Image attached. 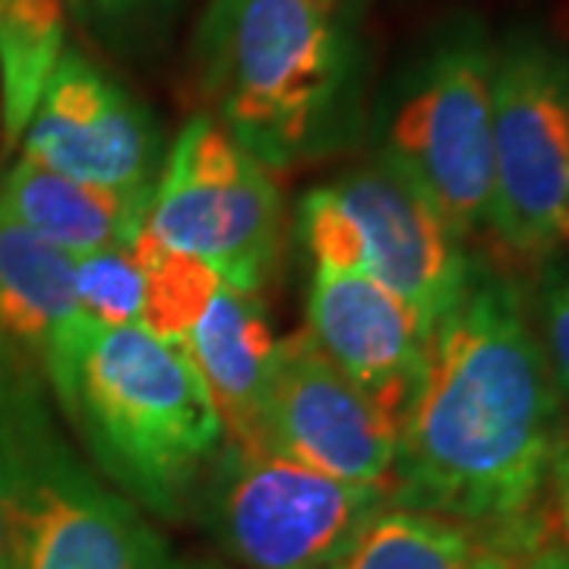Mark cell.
I'll return each mask as SVG.
<instances>
[{"instance_id": "obj_7", "label": "cell", "mask_w": 569, "mask_h": 569, "mask_svg": "<svg viewBox=\"0 0 569 569\" xmlns=\"http://www.w3.org/2000/svg\"><path fill=\"white\" fill-rule=\"evenodd\" d=\"M488 228L512 257L569 247V41L516 26L493 54Z\"/></svg>"}, {"instance_id": "obj_12", "label": "cell", "mask_w": 569, "mask_h": 569, "mask_svg": "<svg viewBox=\"0 0 569 569\" xmlns=\"http://www.w3.org/2000/svg\"><path fill=\"white\" fill-rule=\"evenodd\" d=\"M310 339L402 427L425 365L430 323L399 295L367 276L310 269Z\"/></svg>"}, {"instance_id": "obj_3", "label": "cell", "mask_w": 569, "mask_h": 569, "mask_svg": "<svg viewBox=\"0 0 569 569\" xmlns=\"http://www.w3.org/2000/svg\"><path fill=\"white\" fill-rule=\"evenodd\" d=\"M51 399L111 488L164 522L190 516L224 427L183 348L89 320Z\"/></svg>"}, {"instance_id": "obj_6", "label": "cell", "mask_w": 569, "mask_h": 569, "mask_svg": "<svg viewBox=\"0 0 569 569\" xmlns=\"http://www.w3.org/2000/svg\"><path fill=\"white\" fill-rule=\"evenodd\" d=\"M387 503V488L224 440L190 516L238 569H336Z\"/></svg>"}, {"instance_id": "obj_21", "label": "cell", "mask_w": 569, "mask_h": 569, "mask_svg": "<svg viewBox=\"0 0 569 569\" xmlns=\"http://www.w3.org/2000/svg\"><path fill=\"white\" fill-rule=\"evenodd\" d=\"M529 310L550 377L563 406H569V272L548 266Z\"/></svg>"}, {"instance_id": "obj_23", "label": "cell", "mask_w": 569, "mask_h": 569, "mask_svg": "<svg viewBox=\"0 0 569 569\" xmlns=\"http://www.w3.org/2000/svg\"><path fill=\"white\" fill-rule=\"evenodd\" d=\"M550 485H553V497H557V512L569 538V447L560 449L553 471H550Z\"/></svg>"}, {"instance_id": "obj_8", "label": "cell", "mask_w": 569, "mask_h": 569, "mask_svg": "<svg viewBox=\"0 0 569 569\" xmlns=\"http://www.w3.org/2000/svg\"><path fill=\"white\" fill-rule=\"evenodd\" d=\"M298 238L310 269L367 276L427 323L456 301L475 266L443 216L377 159L313 187L298 206Z\"/></svg>"}, {"instance_id": "obj_14", "label": "cell", "mask_w": 569, "mask_h": 569, "mask_svg": "<svg viewBox=\"0 0 569 569\" xmlns=\"http://www.w3.org/2000/svg\"><path fill=\"white\" fill-rule=\"evenodd\" d=\"M276 342L263 295L219 282L178 346L200 370L228 443L266 447V396Z\"/></svg>"}, {"instance_id": "obj_16", "label": "cell", "mask_w": 569, "mask_h": 569, "mask_svg": "<svg viewBox=\"0 0 569 569\" xmlns=\"http://www.w3.org/2000/svg\"><path fill=\"white\" fill-rule=\"evenodd\" d=\"M545 526L541 512L516 526H471L387 503L336 569H500Z\"/></svg>"}, {"instance_id": "obj_4", "label": "cell", "mask_w": 569, "mask_h": 569, "mask_svg": "<svg viewBox=\"0 0 569 569\" xmlns=\"http://www.w3.org/2000/svg\"><path fill=\"white\" fill-rule=\"evenodd\" d=\"M0 522L10 569H190L70 443L39 373L3 348Z\"/></svg>"}, {"instance_id": "obj_10", "label": "cell", "mask_w": 569, "mask_h": 569, "mask_svg": "<svg viewBox=\"0 0 569 569\" xmlns=\"http://www.w3.org/2000/svg\"><path fill=\"white\" fill-rule=\"evenodd\" d=\"M17 146L41 168L130 197H152L168 152L149 104L73 48L44 82Z\"/></svg>"}, {"instance_id": "obj_18", "label": "cell", "mask_w": 569, "mask_h": 569, "mask_svg": "<svg viewBox=\"0 0 569 569\" xmlns=\"http://www.w3.org/2000/svg\"><path fill=\"white\" fill-rule=\"evenodd\" d=\"M130 250L142 266V282H146L140 326L171 346H181L187 329L193 326L206 301L224 279L197 257L164 247L149 228H142L133 238Z\"/></svg>"}, {"instance_id": "obj_19", "label": "cell", "mask_w": 569, "mask_h": 569, "mask_svg": "<svg viewBox=\"0 0 569 569\" xmlns=\"http://www.w3.org/2000/svg\"><path fill=\"white\" fill-rule=\"evenodd\" d=\"M73 288L82 313L92 323L140 326L142 323V266L130 247L99 250L73 260Z\"/></svg>"}, {"instance_id": "obj_22", "label": "cell", "mask_w": 569, "mask_h": 569, "mask_svg": "<svg viewBox=\"0 0 569 569\" xmlns=\"http://www.w3.org/2000/svg\"><path fill=\"white\" fill-rule=\"evenodd\" d=\"M500 569H569V548H560L548 535V526L512 550Z\"/></svg>"}, {"instance_id": "obj_9", "label": "cell", "mask_w": 569, "mask_h": 569, "mask_svg": "<svg viewBox=\"0 0 569 569\" xmlns=\"http://www.w3.org/2000/svg\"><path fill=\"white\" fill-rule=\"evenodd\" d=\"M146 228L224 282L263 295L284 247V203L269 171L209 114H193L164 152Z\"/></svg>"}, {"instance_id": "obj_5", "label": "cell", "mask_w": 569, "mask_h": 569, "mask_svg": "<svg viewBox=\"0 0 569 569\" xmlns=\"http://www.w3.org/2000/svg\"><path fill=\"white\" fill-rule=\"evenodd\" d=\"M493 54L488 26L456 13L418 44L373 114V159L411 183L462 241L488 228Z\"/></svg>"}, {"instance_id": "obj_2", "label": "cell", "mask_w": 569, "mask_h": 569, "mask_svg": "<svg viewBox=\"0 0 569 569\" xmlns=\"http://www.w3.org/2000/svg\"><path fill=\"white\" fill-rule=\"evenodd\" d=\"M206 114L269 171L329 159L361 133V0H209L193 39Z\"/></svg>"}, {"instance_id": "obj_1", "label": "cell", "mask_w": 569, "mask_h": 569, "mask_svg": "<svg viewBox=\"0 0 569 569\" xmlns=\"http://www.w3.org/2000/svg\"><path fill=\"white\" fill-rule=\"evenodd\" d=\"M563 447V399L529 301L509 276L475 260L456 301L430 323L389 503L516 526L538 516Z\"/></svg>"}, {"instance_id": "obj_24", "label": "cell", "mask_w": 569, "mask_h": 569, "mask_svg": "<svg viewBox=\"0 0 569 569\" xmlns=\"http://www.w3.org/2000/svg\"><path fill=\"white\" fill-rule=\"evenodd\" d=\"M0 569H10V550H7V535H3V522H0Z\"/></svg>"}, {"instance_id": "obj_17", "label": "cell", "mask_w": 569, "mask_h": 569, "mask_svg": "<svg viewBox=\"0 0 569 569\" xmlns=\"http://www.w3.org/2000/svg\"><path fill=\"white\" fill-rule=\"evenodd\" d=\"M70 0H0V123L17 146L67 51Z\"/></svg>"}, {"instance_id": "obj_11", "label": "cell", "mask_w": 569, "mask_h": 569, "mask_svg": "<svg viewBox=\"0 0 569 569\" xmlns=\"http://www.w3.org/2000/svg\"><path fill=\"white\" fill-rule=\"evenodd\" d=\"M266 447L332 478L389 490L399 421L332 365L301 326L276 342Z\"/></svg>"}, {"instance_id": "obj_13", "label": "cell", "mask_w": 569, "mask_h": 569, "mask_svg": "<svg viewBox=\"0 0 569 569\" xmlns=\"http://www.w3.org/2000/svg\"><path fill=\"white\" fill-rule=\"evenodd\" d=\"M89 317L73 288V257L0 212V348L61 387Z\"/></svg>"}, {"instance_id": "obj_15", "label": "cell", "mask_w": 569, "mask_h": 569, "mask_svg": "<svg viewBox=\"0 0 569 569\" xmlns=\"http://www.w3.org/2000/svg\"><path fill=\"white\" fill-rule=\"evenodd\" d=\"M149 203L152 197L73 181L22 156L0 178V212L73 260L133 244L146 228Z\"/></svg>"}, {"instance_id": "obj_20", "label": "cell", "mask_w": 569, "mask_h": 569, "mask_svg": "<svg viewBox=\"0 0 569 569\" xmlns=\"http://www.w3.org/2000/svg\"><path fill=\"white\" fill-rule=\"evenodd\" d=\"M183 0H70V17L114 51L156 41Z\"/></svg>"}]
</instances>
